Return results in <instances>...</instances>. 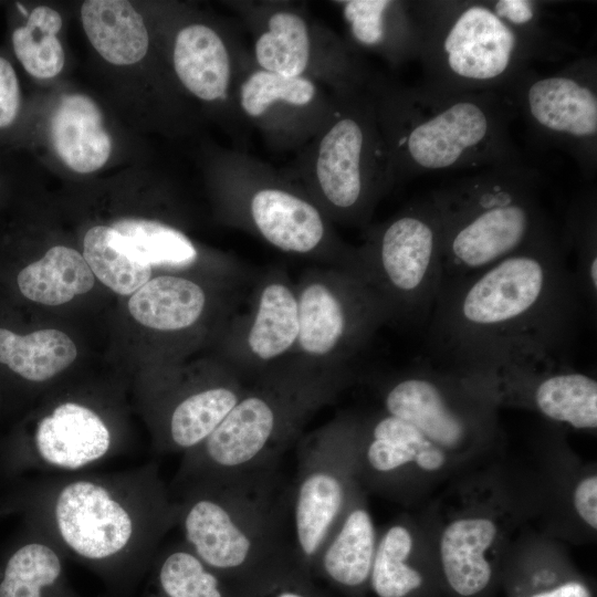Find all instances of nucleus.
Listing matches in <instances>:
<instances>
[{
	"label": "nucleus",
	"instance_id": "nucleus-1",
	"mask_svg": "<svg viewBox=\"0 0 597 597\" xmlns=\"http://www.w3.org/2000/svg\"><path fill=\"white\" fill-rule=\"evenodd\" d=\"M583 306L558 233L443 279L427 323L428 362L462 381L566 367Z\"/></svg>",
	"mask_w": 597,
	"mask_h": 597
},
{
	"label": "nucleus",
	"instance_id": "nucleus-2",
	"mask_svg": "<svg viewBox=\"0 0 597 597\" xmlns=\"http://www.w3.org/2000/svg\"><path fill=\"white\" fill-rule=\"evenodd\" d=\"M390 157L392 185L429 172L522 164L512 98L496 91H451L422 82H369Z\"/></svg>",
	"mask_w": 597,
	"mask_h": 597
},
{
	"label": "nucleus",
	"instance_id": "nucleus-3",
	"mask_svg": "<svg viewBox=\"0 0 597 597\" xmlns=\"http://www.w3.org/2000/svg\"><path fill=\"white\" fill-rule=\"evenodd\" d=\"M179 490L176 523L182 543L220 578L230 597L298 568L289 526V483L280 465Z\"/></svg>",
	"mask_w": 597,
	"mask_h": 597
},
{
	"label": "nucleus",
	"instance_id": "nucleus-4",
	"mask_svg": "<svg viewBox=\"0 0 597 597\" xmlns=\"http://www.w3.org/2000/svg\"><path fill=\"white\" fill-rule=\"evenodd\" d=\"M48 533L63 549L109 580L135 576L176 523V502L154 469L139 475L82 476L52 486Z\"/></svg>",
	"mask_w": 597,
	"mask_h": 597
},
{
	"label": "nucleus",
	"instance_id": "nucleus-5",
	"mask_svg": "<svg viewBox=\"0 0 597 597\" xmlns=\"http://www.w3.org/2000/svg\"><path fill=\"white\" fill-rule=\"evenodd\" d=\"M525 164L484 168L429 192L442 242L443 279L481 271L557 235Z\"/></svg>",
	"mask_w": 597,
	"mask_h": 597
},
{
	"label": "nucleus",
	"instance_id": "nucleus-6",
	"mask_svg": "<svg viewBox=\"0 0 597 597\" xmlns=\"http://www.w3.org/2000/svg\"><path fill=\"white\" fill-rule=\"evenodd\" d=\"M343 380L300 365L263 374L209 437L184 454L178 489L280 465L307 419L329 401Z\"/></svg>",
	"mask_w": 597,
	"mask_h": 597
},
{
	"label": "nucleus",
	"instance_id": "nucleus-7",
	"mask_svg": "<svg viewBox=\"0 0 597 597\" xmlns=\"http://www.w3.org/2000/svg\"><path fill=\"white\" fill-rule=\"evenodd\" d=\"M423 83L451 91L505 93L535 61H547L488 1H410Z\"/></svg>",
	"mask_w": 597,
	"mask_h": 597
},
{
	"label": "nucleus",
	"instance_id": "nucleus-8",
	"mask_svg": "<svg viewBox=\"0 0 597 597\" xmlns=\"http://www.w3.org/2000/svg\"><path fill=\"white\" fill-rule=\"evenodd\" d=\"M392 186L390 157L369 86L341 92L314 150L312 200L327 217L366 228Z\"/></svg>",
	"mask_w": 597,
	"mask_h": 597
},
{
	"label": "nucleus",
	"instance_id": "nucleus-9",
	"mask_svg": "<svg viewBox=\"0 0 597 597\" xmlns=\"http://www.w3.org/2000/svg\"><path fill=\"white\" fill-rule=\"evenodd\" d=\"M356 253V270L377 294L388 322L428 323L443 281L440 222L429 193L366 227Z\"/></svg>",
	"mask_w": 597,
	"mask_h": 597
},
{
	"label": "nucleus",
	"instance_id": "nucleus-10",
	"mask_svg": "<svg viewBox=\"0 0 597 597\" xmlns=\"http://www.w3.org/2000/svg\"><path fill=\"white\" fill-rule=\"evenodd\" d=\"M302 367L346 378V373L388 322L385 308L364 276L334 266L306 273L295 287Z\"/></svg>",
	"mask_w": 597,
	"mask_h": 597
},
{
	"label": "nucleus",
	"instance_id": "nucleus-11",
	"mask_svg": "<svg viewBox=\"0 0 597 597\" xmlns=\"http://www.w3.org/2000/svg\"><path fill=\"white\" fill-rule=\"evenodd\" d=\"M533 139L569 155L587 180L597 171V60L585 55L561 70L533 67L505 92Z\"/></svg>",
	"mask_w": 597,
	"mask_h": 597
},
{
	"label": "nucleus",
	"instance_id": "nucleus-12",
	"mask_svg": "<svg viewBox=\"0 0 597 597\" xmlns=\"http://www.w3.org/2000/svg\"><path fill=\"white\" fill-rule=\"evenodd\" d=\"M357 433L354 422L335 420L301 444L296 473L289 483V526L295 563L310 575L350 504L349 471Z\"/></svg>",
	"mask_w": 597,
	"mask_h": 597
},
{
	"label": "nucleus",
	"instance_id": "nucleus-13",
	"mask_svg": "<svg viewBox=\"0 0 597 597\" xmlns=\"http://www.w3.org/2000/svg\"><path fill=\"white\" fill-rule=\"evenodd\" d=\"M238 212L254 233L282 252L326 258L335 266L355 268L356 248L337 241L320 207L296 190L255 185L239 200Z\"/></svg>",
	"mask_w": 597,
	"mask_h": 597
},
{
	"label": "nucleus",
	"instance_id": "nucleus-14",
	"mask_svg": "<svg viewBox=\"0 0 597 597\" xmlns=\"http://www.w3.org/2000/svg\"><path fill=\"white\" fill-rule=\"evenodd\" d=\"M469 388L455 376L422 364L395 377L384 394L386 413L418 429L444 449H457L482 425L471 409Z\"/></svg>",
	"mask_w": 597,
	"mask_h": 597
},
{
	"label": "nucleus",
	"instance_id": "nucleus-15",
	"mask_svg": "<svg viewBox=\"0 0 597 597\" xmlns=\"http://www.w3.org/2000/svg\"><path fill=\"white\" fill-rule=\"evenodd\" d=\"M31 442L42 467L65 472L90 468L114 449L113 431L103 416L76 400L61 401L41 416Z\"/></svg>",
	"mask_w": 597,
	"mask_h": 597
},
{
	"label": "nucleus",
	"instance_id": "nucleus-16",
	"mask_svg": "<svg viewBox=\"0 0 597 597\" xmlns=\"http://www.w3.org/2000/svg\"><path fill=\"white\" fill-rule=\"evenodd\" d=\"M245 389L237 374L229 371L178 389L161 419L159 448L182 454L196 449L219 426Z\"/></svg>",
	"mask_w": 597,
	"mask_h": 597
},
{
	"label": "nucleus",
	"instance_id": "nucleus-17",
	"mask_svg": "<svg viewBox=\"0 0 597 597\" xmlns=\"http://www.w3.org/2000/svg\"><path fill=\"white\" fill-rule=\"evenodd\" d=\"M95 276L82 253L53 245L39 259L0 266V285L11 300L60 306L90 292Z\"/></svg>",
	"mask_w": 597,
	"mask_h": 597
},
{
	"label": "nucleus",
	"instance_id": "nucleus-18",
	"mask_svg": "<svg viewBox=\"0 0 597 597\" xmlns=\"http://www.w3.org/2000/svg\"><path fill=\"white\" fill-rule=\"evenodd\" d=\"M298 328L295 289L281 277L269 279L259 289L252 313L240 328L239 356L254 367L280 359L295 352Z\"/></svg>",
	"mask_w": 597,
	"mask_h": 597
},
{
	"label": "nucleus",
	"instance_id": "nucleus-19",
	"mask_svg": "<svg viewBox=\"0 0 597 597\" xmlns=\"http://www.w3.org/2000/svg\"><path fill=\"white\" fill-rule=\"evenodd\" d=\"M352 42L392 65L419 57L420 35L410 1H341Z\"/></svg>",
	"mask_w": 597,
	"mask_h": 597
},
{
	"label": "nucleus",
	"instance_id": "nucleus-20",
	"mask_svg": "<svg viewBox=\"0 0 597 597\" xmlns=\"http://www.w3.org/2000/svg\"><path fill=\"white\" fill-rule=\"evenodd\" d=\"M376 546V531L369 512L349 504L321 548L311 575L323 585L359 588L369 582Z\"/></svg>",
	"mask_w": 597,
	"mask_h": 597
},
{
	"label": "nucleus",
	"instance_id": "nucleus-21",
	"mask_svg": "<svg viewBox=\"0 0 597 597\" xmlns=\"http://www.w3.org/2000/svg\"><path fill=\"white\" fill-rule=\"evenodd\" d=\"M50 134L59 158L75 172H94L111 156L112 139L102 112L85 94H67L60 100L51 118Z\"/></svg>",
	"mask_w": 597,
	"mask_h": 597
},
{
	"label": "nucleus",
	"instance_id": "nucleus-22",
	"mask_svg": "<svg viewBox=\"0 0 597 597\" xmlns=\"http://www.w3.org/2000/svg\"><path fill=\"white\" fill-rule=\"evenodd\" d=\"M74 341L63 331L24 332L0 313V374L24 384H43L65 371L76 359Z\"/></svg>",
	"mask_w": 597,
	"mask_h": 597
},
{
	"label": "nucleus",
	"instance_id": "nucleus-23",
	"mask_svg": "<svg viewBox=\"0 0 597 597\" xmlns=\"http://www.w3.org/2000/svg\"><path fill=\"white\" fill-rule=\"evenodd\" d=\"M172 63L184 87L203 102L224 101L232 78L231 55L213 28L191 23L175 38Z\"/></svg>",
	"mask_w": 597,
	"mask_h": 597
},
{
	"label": "nucleus",
	"instance_id": "nucleus-24",
	"mask_svg": "<svg viewBox=\"0 0 597 597\" xmlns=\"http://www.w3.org/2000/svg\"><path fill=\"white\" fill-rule=\"evenodd\" d=\"M210 296L190 277L161 274L129 295L127 308L142 326L159 333H182L199 324Z\"/></svg>",
	"mask_w": 597,
	"mask_h": 597
},
{
	"label": "nucleus",
	"instance_id": "nucleus-25",
	"mask_svg": "<svg viewBox=\"0 0 597 597\" xmlns=\"http://www.w3.org/2000/svg\"><path fill=\"white\" fill-rule=\"evenodd\" d=\"M520 392L546 418L575 429L597 427V381L569 366L543 370L527 377Z\"/></svg>",
	"mask_w": 597,
	"mask_h": 597
},
{
	"label": "nucleus",
	"instance_id": "nucleus-26",
	"mask_svg": "<svg viewBox=\"0 0 597 597\" xmlns=\"http://www.w3.org/2000/svg\"><path fill=\"white\" fill-rule=\"evenodd\" d=\"M84 32L96 52L114 65L142 61L149 46L145 21L128 1L87 0L81 7Z\"/></svg>",
	"mask_w": 597,
	"mask_h": 597
},
{
	"label": "nucleus",
	"instance_id": "nucleus-27",
	"mask_svg": "<svg viewBox=\"0 0 597 597\" xmlns=\"http://www.w3.org/2000/svg\"><path fill=\"white\" fill-rule=\"evenodd\" d=\"M496 536L495 524L484 517H464L450 523L440 540V557L449 585L461 596H473L489 584L492 569L486 549Z\"/></svg>",
	"mask_w": 597,
	"mask_h": 597
},
{
	"label": "nucleus",
	"instance_id": "nucleus-28",
	"mask_svg": "<svg viewBox=\"0 0 597 597\" xmlns=\"http://www.w3.org/2000/svg\"><path fill=\"white\" fill-rule=\"evenodd\" d=\"M364 457L367 465L380 474L394 472L409 463L433 472L446 463L442 448L427 439L412 425L389 413L370 425Z\"/></svg>",
	"mask_w": 597,
	"mask_h": 597
},
{
	"label": "nucleus",
	"instance_id": "nucleus-29",
	"mask_svg": "<svg viewBox=\"0 0 597 597\" xmlns=\"http://www.w3.org/2000/svg\"><path fill=\"white\" fill-rule=\"evenodd\" d=\"M20 19L10 31L12 52L24 71L38 80L52 78L61 73L65 53L57 38L63 21L57 11L40 4L32 10L14 3Z\"/></svg>",
	"mask_w": 597,
	"mask_h": 597
},
{
	"label": "nucleus",
	"instance_id": "nucleus-30",
	"mask_svg": "<svg viewBox=\"0 0 597 597\" xmlns=\"http://www.w3.org/2000/svg\"><path fill=\"white\" fill-rule=\"evenodd\" d=\"M113 243L133 260L155 266L184 269L198 259L193 242L180 230L149 219H121L109 226Z\"/></svg>",
	"mask_w": 597,
	"mask_h": 597
},
{
	"label": "nucleus",
	"instance_id": "nucleus-31",
	"mask_svg": "<svg viewBox=\"0 0 597 597\" xmlns=\"http://www.w3.org/2000/svg\"><path fill=\"white\" fill-rule=\"evenodd\" d=\"M0 597H76L69 588L62 557L49 542L17 548L0 574Z\"/></svg>",
	"mask_w": 597,
	"mask_h": 597
},
{
	"label": "nucleus",
	"instance_id": "nucleus-32",
	"mask_svg": "<svg viewBox=\"0 0 597 597\" xmlns=\"http://www.w3.org/2000/svg\"><path fill=\"white\" fill-rule=\"evenodd\" d=\"M312 41L307 21L300 13L273 11L254 42L258 69L290 77L307 76Z\"/></svg>",
	"mask_w": 597,
	"mask_h": 597
},
{
	"label": "nucleus",
	"instance_id": "nucleus-33",
	"mask_svg": "<svg viewBox=\"0 0 597 597\" xmlns=\"http://www.w3.org/2000/svg\"><path fill=\"white\" fill-rule=\"evenodd\" d=\"M563 245L575 254L572 271L578 294L590 310L597 306V197L595 189H585L572 199L559 232Z\"/></svg>",
	"mask_w": 597,
	"mask_h": 597
},
{
	"label": "nucleus",
	"instance_id": "nucleus-34",
	"mask_svg": "<svg viewBox=\"0 0 597 597\" xmlns=\"http://www.w3.org/2000/svg\"><path fill=\"white\" fill-rule=\"evenodd\" d=\"M238 98L247 117L266 122L279 108L306 112L316 105L318 90L308 76L290 77L255 69L239 85Z\"/></svg>",
	"mask_w": 597,
	"mask_h": 597
},
{
	"label": "nucleus",
	"instance_id": "nucleus-35",
	"mask_svg": "<svg viewBox=\"0 0 597 597\" xmlns=\"http://www.w3.org/2000/svg\"><path fill=\"white\" fill-rule=\"evenodd\" d=\"M144 597H230L220 578L184 543L153 561Z\"/></svg>",
	"mask_w": 597,
	"mask_h": 597
},
{
	"label": "nucleus",
	"instance_id": "nucleus-36",
	"mask_svg": "<svg viewBox=\"0 0 597 597\" xmlns=\"http://www.w3.org/2000/svg\"><path fill=\"white\" fill-rule=\"evenodd\" d=\"M82 255L95 279L118 295L128 296L151 279L150 265L133 260L113 243L109 226H93L85 232Z\"/></svg>",
	"mask_w": 597,
	"mask_h": 597
},
{
	"label": "nucleus",
	"instance_id": "nucleus-37",
	"mask_svg": "<svg viewBox=\"0 0 597 597\" xmlns=\"http://www.w3.org/2000/svg\"><path fill=\"white\" fill-rule=\"evenodd\" d=\"M413 545L409 530L390 526L376 546L369 576L377 597H406L422 585L421 574L408 564Z\"/></svg>",
	"mask_w": 597,
	"mask_h": 597
},
{
	"label": "nucleus",
	"instance_id": "nucleus-38",
	"mask_svg": "<svg viewBox=\"0 0 597 597\" xmlns=\"http://www.w3.org/2000/svg\"><path fill=\"white\" fill-rule=\"evenodd\" d=\"M488 4L506 24L530 40L548 62L574 52V48L554 29L547 2L534 0H490Z\"/></svg>",
	"mask_w": 597,
	"mask_h": 597
},
{
	"label": "nucleus",
	"instance_id": "nucleus-39",
	"mask_svg": "<svg viewBox=\"0 0 597 597\" xmlns=\"http://www.w3.org/2000/svg\"><path fill=\"white\" fill-rule=\"evenodd\" d=\"M240 597H329L327 588L310 574L295 568Z\"/></svg>",
	"mask_w": 597,
	"mask_h": 597
},
{
	"label": "nucleus",
	"instance_id": "nucleus-40",
	"mask_svg": "<svg viewBox=\"0 0 597 597\" xmlns=\"http://www.w3.org/2000/svg\"><path fill=\"white\" fill-rule=\"evenodd\" d=\"M22 111V94L17 72L0 54V134L14 128Z\"/></svg>",
	"mask_w": 597,
	"mask_h": 597
},
{
	"label": "nucleus",
	"instance_id": "nucleus-41",
	"mask_svg": "<svg viewBox=\"0 0 597 597\" xmlns=\"http://www.w3.org/2000/svg\"><path fill=\"white\" fill-rule=\"evenodd\" d=\"M574 506L579 517L591 528H597V478L583 479L574 491Z\"/></svg>",
	"mask_w": 597,
	"mask_h": 597
},
{
	"label": "nucleus",
	"instance_id": "nucleus-42",
	"mask_svg": "<svg viewBox=\"0 0 597 597\" xmlns=\"http://www.w3.org/2000/svg\"><path fill=\"white\" fill-rule=\"evenodd\" d=\"M531 597H591V594L584 584L579 582H568Z\"/></svg>",
	"mask_w": 597,
	"mask_h": 597
}]
</instances>
